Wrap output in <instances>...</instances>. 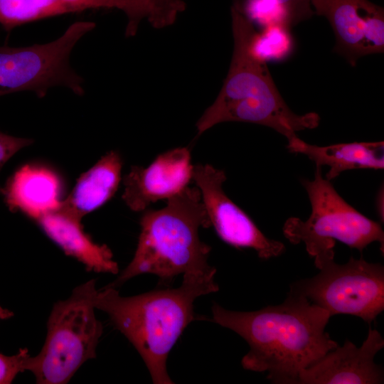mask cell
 <instances>
[{"instance_id": "6da1fadb", "label": "cell", "mask_w": 384, "mask_h": 384, "mask_svg": "<svg viewBox=\"0 0 384 384\" xmlns=\"http://www.w3.org/2000/svg\"><path fill=\"white\" fill-rule=\"evenodd\" d=\"M211 310L212 321L248 343L242 367L267 372L273 383H297L302 370L338 346L325 331L330 314L300 295L289 292L282 304L254 311H230L216 303Z\"/></svg>"}, {"instance_id": "7a4b0ae2", "label": "cell", "mask_w": 384, "mask_h": 384, "mask_svg": "<svg viewBox=\"0 0 384 384\" xmlns=\"http://www.w3.org/2000/svg\"><path fill=\"white\" fill-rule=\"evenodd\" d=\"M216 269L183 274L177 288L122 297L116 288L97 291L95 307L105 312L114 326L133 345L147 367L154 384H172L166 360L186 326L196 319L193 304L216 292Z\"/></svg>"}, {"instance_id": "3957f363", "label": "cell", "mask_w": 384, "mask_h": 384, "mask_svg": "<svg viewBox=\"0 0 384 384\" xmlns=\"http://www.w3.org/2000/svg\"><path fill=\"white\" fill-rule=\"evenodd\" d=\"M233 50L228 73L214 102L196 122L198 135L225 122L268 127L287 139L317 127L316 112L294 113L279 92L267 65L254 48L257 32L247 17L232 6Z\"/></svg>"}, {"instance_id": "277c9868", "label": "cell", "mask_w": 384, "mask_h": 384, "mask_svg": "<svg viewBox=\"0 0 384 384\" xmlns=\"http://www.w3.org/2000/svg\"><path fill=\"white\" fill-rule=\"evenodd\" d=\"M140 233L134 257L116 280L117 288L142 274L163 282L191 272L210 271V247L199 238L200 228L210 227L199 189L186 186L166 200L159 210H147L140 219Z\"/></svg>"}, {"instance_id": "5b68a950", "label": "cell", "mask_w": 384, "mask_h": 384, "mask_svg": "<svg viewBox=\"0 0 384 384\" xmlns=\"http://www.w3.org/2000/svg\"><path fill=\"white\" fill-rule=\"evenodd\" d=\"M97 291L95 279H90L65 300L55 303L44 345L26 362L25 370L33 374L37 383H67L82 364L96 357L103 331L95 313Z\"/></svg>"}, {"instance_id": "8992f818", "label": "cell", "mask_w": 384, "mask_h": 384, "mask_svg": "<svg viewBox=\"0 0 384 384\" xmlns=\"http://www.w3.org/2000/svg\"><path fill=\"white\" fill-rule=\"evenodd\" d=\"M321 167L316 166L313 180L302 181L311 206L310 216L306 220L288 218L283 226L284 235L293 244L304 242L311 257L334 248L335 240L360 252L378 242L383 252L384 232L380 224L348 203L331 181L323 177Z\"/></svg>"}, {"instance_id": "52a82bcc", "label": "cell", "mask_w": 384, "mask_h": 384, "mask_svg": "<svg viewBox=\"0 0 384 384\" xmlns=\"http://www.w3.org/2000/svg\"><path fill=\"white\" fill-rule=\"evenodd\" d=\"M314 263L320 272L291 285L290 293L335 314L358 316L369 325L384 309V267L362 257L334 262V248L321 251Z\"/></svg>"}, {"instance_id": "ba28073f", "label": "cell", "mask_w": 384, "mask_h": 384, "mask_svg": "<svg viewBox=\"0 0 384 384\" xmlns=\"http://www.w3.org/2000/svg\"><path fill=\"white\" fill-rule=\"evenodd\" d=\"M95 26L92 21H79L49 43L0 46V96L32 91L42 98L49 89L57 86L82 95L84 80L71 67L70 56L80 39Z\"/></svg>"}, {"instance_id": "9c48e42d", "label": "cell", "mask_w": 384, "mask_h": 384, "mask_svg": "<svg viewBox=\"0 0 384 384\" xmlns=\"http://www.w3.org/2000/svg\"><path fill=\"white\" fill-rule=\"evenodd\" d=\"M192 180L199 189L210 220L218 237L237 248L253 249L261 259L278 257L285 251L284 245L266 237L250 217L225 193L224 171L210 164L193 165Z\"/></svg>"}, {"instance_id": "30bf717a", "label": "cell", "mask_w": 384, "mask_h": 384, "mask_svg": "<svg viewBox=\"0 0 384 384\" xmlns=\"http://www.w3.org/2000/svg\"><path fill=\"white\" fill-rule=\"evenodd\" d=\"M335 36L334 51L355 66L361 58L384 51V9L368 0H311Z\"/></svg>"}, {"instance_id": "8fae6325", "label": "cell", "mask_w": 384, "mask_h": 384, "mask_svg": "<svg viewBox=\"0 0 384 384\" xmlns=\"http://www.w3.org/2000/svg\"><path fill=\"white\" fill-rule=\"evenodd\" d=\"M193 167L187 147L164 152L146 167L132 166L123 179L122 198L130 210H144L150 204L167 200L188 186Z\"/></svg>"}, {"instance_id": "7c38bea8", "label": "cell", "mask_w": 384, "mask_h": 384, "mask_svg": "<svg viewBox=\"0 0 384 384\" xmlns=\"http://www.w3.org/2000/svg\"><path fill=\"white\" fill-rule=\"evenodd\" d=\"M384 346L380 332L370 326L360 347L346 340L313 365L302 370L297 384H378L383 383V370L374 362Z\"/></svg>"}, {"instance_id": "4fadbf2b", "label": "cell", "mask_w": 384, "mask_h": 384, "mask_svg": "<svg viewBox=\"0 0 384 384\" xmlns=\"http://www.w3.org/2000/svg\"><path fill=\"white\" fill-rule=\"evenodd\" d=\"M45 233L67 255L82 262L87 270L96 272H119L111 250L99 245L83 231L80 222L59 212L56 208L36 219Z\"/></svg>"}, {"instance_id": "5bb4252c", "label": "cell", "mask_w": 384, "mask_h": 384, "mask_svg": "<svg viewBox=\"0 0 384 384\" xmlns=\"http://www.w3.org/2000/svg\"><path fill=\"white\" fill-rule=\"evenodd\" d=\"M122 161L119 154L111 151L82 174L74 188L56 208L63 214L80 222L87 213L109 201L117 191Z\"/></svg>"}, {"instance_id": "9a60e30c", "label": "cell", "mask_w": 384, "mask_h": 384, "mask_svg": "<svg viewBox=\"0 0 384 384\" xmlns=\"http://www.w3.org/2000/svg\"><path fill=\"white\" fill-rule=\"evenodd\" d=\"M287 148L291 153L302 154L313 161L316 166H327L329 181L341 173L352 169L384 168V142H352L329 146L310 144L297 135L290 138Z\"/></svg>"}, {"instance_id": "2e32d148", "label": "cell", "mask_w": 384, "mask_h": 384, "mask_svg": "<svg viewBox=\"0 0 384 384\" xmlns=\"http://www.w3.org/2000/svg\"><path fill=\"white\" fill-rule=\"evenodd\" d=\"M59 192V180L52 171L30 165L18 170L3 190L9 209L34 220L58 208Z\"/></svg>"}, {"instance_id": "e0dca14e", "label": "cell", "mask_w": 384, "mask_h": 384, "mask_svg": "<svg viewBox=\"0 0 384 384\" xmlns=\"http://www.w3.org/2000/svg\"><path fill=\"white\" fill-rule=\"evenodd\" d=\"M233 6L264 27L278 23L291 29L314 14L311 0H233Z\"/></svg>"}, {"instance_id": "ac0fdd59", "label": "cell", "mask_w": 384, "mask_h": 384, "mask_svg": "<svg viewBox=\"0 0 384 384\" xmlns=\"http://www.w3.org/2000/svg\"><path fill=\"white\" fill-rule=\"evenodd\" d=\"M263 32L257 33L254 48L265 61L285 58L292 49L290 28L282 23H274L264 27Z\"/></svg>"}, {"instance_id": "d6986e66", "label": "cell", "mask_w": 384, "mask_h": 384, "mask_svg": "<svg viewBox=\"0 0 384 384\" xmlns=\"http://www.w3.org/2000/svg\"><path fill=\"white\" fill-rule=\"evenodd\" d=\"M29 356L26 348H20L12 356L0 353V384H9L18 373L26 371V362Z\"/></svg>"}, {"instance_id": "ffe728a7", "label": "cell", "mask_w": 384, "mask_h": 384, "mask_svg": "<svg viewBox=\"0 0 384 384\" xmlns=\"http://www.w3.org/2000/svg\"><path fill=\"white\" fill-rule=\"evenodd\" d=\"M32 142L31 139L16 137L0 131V171L12 156Z\"/></svg>"}, {"instance_id": "44dd1931", "label": "cell", "mask_w": 384, "mask_h": 384, "mask_svg": "<svg viewBox=\"0 0 384 384\" xmlns=\"http://www.w3.org/2000/svg\"><path fill=\"white\" fill-rule=\"evenodd\" d=\"M383 187L380 188L379 190L377 196H376V200H375V207L377 212L378 213V215L383 222L384 220V210H383Z\"/></svg>"}, {"instance_id": "7402d4cb", "label": "cell", "mask_w": 384, "mask_h": 384, "mask_svg": "<svg viewBox=\"0 0 384 384\" xmlns=\"http://www.w3.org/2000/svg\"><path fill=\"white\" fill-rule=\"evenodd\" d=\"M14 316V313L0 305V321L5 320Z\"/></svg>"}]
</instances>
